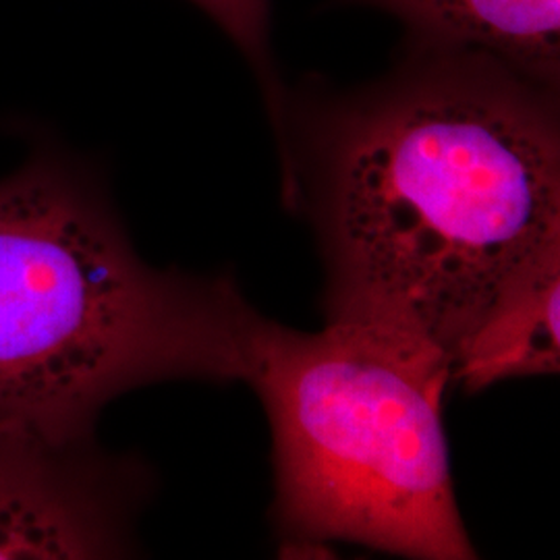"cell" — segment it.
I'll return each mask as SVG.
<instances>
[{"mask_svg": "<svg viewBox=\"0 0 560 560\" xmlns=\"http://www.w3.org/2000/svg\"><path fill=\"white\" fill-rule=\"evenodd\" d=\"M282 201L314 226L326 322L378 324L451 360L560 235L559 88L501 60L405 44L381 80L287 98Z\"/></svg>", "mask_w": 560, "mask_h": 560, "instance_id": "cell-1", "label": "cell"}, {"mask_svg": "<svg viewBox=\"0 0 560 560\" xmlns=\"http://www.w3.org/2000/svg\"><path fill=\"white\" fill-rule=\"evenodd\" d=\"M260 312L226 275L148 266L98 175L36 148L0 179V425L94 439L120 395L243 382Z\"/></svg>", "mask_w": 560, "mask_h": 560, "instance_id": "cell-2", "label": "cell"}, {"mask_svg": "<svg viewBox=\"0 0 560 560\" xmlns=\"http://www.w3.org/2000/svg\"><path fill=\"white\" fill-rule=\"evenodd\" d=\"M272 430L287 546L353 541L421 560L476 559L442 428L453 360L378 324L301 332L260 316L245 376Z\"/></svg>", "mask_w": 560, "mask_h": 560, "instance_id": "cell-3", "label": "cell"}, {"mask_svg": "<svg viewBox=\"0 0 560 560\" xmlns=\"http://www.w3.org/2000/svg\"><path fill=\"white\" fill-rule=\"evenodd\" d=\"M138 463L0 425V560L119 559L148 494Z\"/></svg>", "mask_w": 560, "mask_h": 560, "instance_id": "cell-4", "label": "cell"}, {"mask_svg": "<svg viewBox=\"0 0 560 560\" xmlns=\"http://www.w3.org/2000/svg\"><path fill=\"white\" fill-rule=\"evenodd\" d=\"M560 235L502 284L453 355L467 393L497 382L559 374Z\"/></svg>", "mask_w": 560, "mask_h": 560, "instance_id": "cell-5", "label": "cell"}, {"mask_svg": "<svg viewBox=\"0 0 560 560\" xmlns=\"http://www.w3.org/2000/svg\"><path fill=\"white\" fill-rule=\"evenodd\" d=\"M405 25L409 46L488 55L544 85L560 83V0H337Z\"/></svg>", "mask_w": 560, "mask_h": 560, "instance_id": "cell-6", "label": "cell"}, {"mask_svg": "<svg viewBox=\"0 0 560 560\" xmlns=\"http://www.w3.org/2000/svg\"><path fill=\"white\" fill-rule=\"evenodd\" d=\"M201 11L214 21L222 32L233 40L241 55L249 62L266 110L275 129V138L280 140L284 110H287V90L279 78L277 62L270 48V0H191Z\"/></svg>", "mask_w": 560, "mask_h": 560, "instance_id": "cell-7", "label": "cell"}]
</instances>
